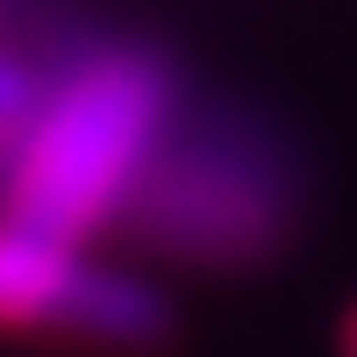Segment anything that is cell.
<instances>
[{
    "label": "cell",
    "mask_w": 357,
    "mask_h": 357,
    "mask_svg": "<svg viewBox=\"0 0 357 357\" xmlns=\"http://www.w3.org/2000/svg\"><path fill=\"white\" fill-rule=\"evenodd\" d=\"M0 329L72 343V350L136 357V350H158L172 336V307L143 279L107 272V264H93L72 243L0 229Z\"/></svg>",
    "instance_id": "obj_3"
},
{
    "label": "cell",
    "mask_w": 357,
    "mask_h": 357,
    "mask_svg": "<svg viewBox=\"0 0 357 357\" xmlns=\"http://www.w3.org/2000/svg\"><path fill=\"white\" fill-rule=\"evenodd\" d=\"M343 357H357V307H350V329H343Z\"/></svg>",
    "instance_id": "obj_5"
},
{
    "label": "cell",
    "mask_w": 357,
    "mask_h": 357,
    "mask_svg": "<svg viewBox=\"0 0 357 357\" xmlns=\"http://www.w3.org/2000/svg\"><path fill=\"white\" fill-rule=\"evenodd\" d=\"M178 129V86L158 50L93 43L36 86L22 136L0 158V229L86 250L129 215L143 172Z\"/></svg>",
    "instance_id": "obj_1"
},
{
    "label": "cell",
    "mask_w": 357,
    "mask_h": 357,
    "mask_svg": "<svg viewBox=\"0 0 357 357\" xmlns=\"http://www.w3.org/2000/svg\"><path fill=\"white\" fill-rule=\"evenodd\" d=\"M36 72L22 65V57H8L0 50V158H8V143L22 136V122H29V107H36Z\"/></svg>",
    "instance_id": "obj_4"
},
{
    "label": "cell",
    "mask_w": 357,
    "mask_h": 357,
    "mask_svg": "<svg viewBox=\"0 0 357 357\" xmlns=\"http://www.w3.org/2000/svg\"><path fill=\"white\" fill-rule=\"evenodd\" d=\"M178 264H257L293 229V178L243 129H172L122 215Z\"/></svg>",
    "instance_id": "obj_2"
}]
</instances>
